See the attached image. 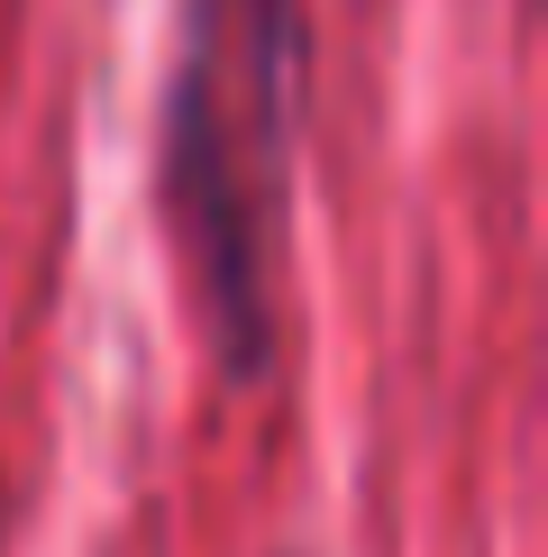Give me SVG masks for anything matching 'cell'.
Returning a JSON list of instances; mask_svg holds the SVG:
<instances>
[{
  "label": "cell",
  "mask_w": 548,
  "mask_h": 557,
  "mask_svg": "<svg viewBox=\"0 0 548 557\" xmlns=\"http://www.w3.org/2000/svg\"><path fill=\"white\" fill-rule=\"evenodd\" d=\"M311 91V0H183L155 101V201L228 384L274 375L292 137Z\"/></svg>",
  "instance_id": "cell-1"
}]
</instances>
